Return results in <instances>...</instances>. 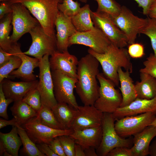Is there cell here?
Here are the masks:
<instances>
[{"mask_svg":"<svg viewBox=\"0 0 156 156\" xmlns=\"http://www.w3.org/2000/svg\"><path fill=\"white\" fill-rule=\"evenodd\" d=\"M99 63L88 53L79 61L75 90L84 105H94L99 95V86L97 80Z\"/></svg>","mask_w":156,"mask_h":156,"instance_id":"obj_1","label":"cell"},{"mask_svg":"<svg viewBox=\"0 0 156 156\" xmlns=\"http://www.w3.org/2000/svg\"><path fill=\"white\" fill-rule=\"evenodd\" d=\"M88 52L94 56L101 65L103 73L115 86L119 83L118 70L119 67L123 68L130 73L133 72L131 57L128 50L125 48H119L111 43L104 53H97L89 48Z\"/></svg>","mask_w":156,"mask_h":156,"instance_id":"obj_2","label":"cell"},{"mask_svg":"<svg viewBox=\"0 0 156 156\" xmlns=\"http://www.w3.org/2000/svg\"><path fill=\"white\" fill-rule=\"evenodd\" d=\"M11 4L18 3L25 7L38 21L45 32L56 36L55 22L59 11V3L62 0H6Z\"/></svg>","mask_w":156,"mask_h":156,"instance_id":"obj_3","label":"cell"},{"mask_svg":"<svg viewBox=\"0 0 156 156\" xmlns=\"http://www.w3.org/2000/svg\"><path fill=\"white\" fill-rule=\"evenodd\" d=\"M97 78L100 84L99 95L94 105L103 113L113 114L120 107L122 94L115 88L114 84L103 73H99Z\"/></svg>","mask_w":156,"mask_h":156,"instance_id":"obj_4","label":"cell"},{"mask_svg":"<svg viewBox=\"0 0 156 156\" xmlns=\"http://www.w3.org/2000/svg\"><path fill=\"white\" fill-rule=\"evenodd\" d=\"M101 124L102 139L96 152L98 156H106L108 153L113 148L118 146L129 148L131 140L120 137L115 128L116 119L112 113H103Z\"/></svg>","mask_w":156,"mask_h":156,"instance_id":"obj_5","label":"cell"},{"mask_svg":"<svg viewBox=\"0 0 156 156\" xmlns=\"http://www.w3.org/2000/svg\"><path fill=\"white\" fill-rule=\"evenodd\" d=\"M111 16L114 23L125 34L129 44L135 42L138 35L140 34L148 22L147 18H144L135 15L125 5L121 6L118 15Z\"/></svg>","mask_w":156,"mask_h":156,"instance_id":"obj_6","label":"cell"},{"mask_svg":"<svg viewBox=\"0 0 156 156\" xmlns=\"http://www.w3.org/2000/svg\"><path fill=\"white\" fill-rule=\"evenodd\" d=\"M11 7L13 31L10 38L12 42L14 43L17 42L23 35L29 33L40 23L35 18L31 15L27 9L21 4H12Z\"/></svg>","mask_w":156,"mask_h":156,"instance_id":"obj_7","label":"cell"},{"mask_svg":"<svg viewBox=\"0 0 156 156\" xmlns=\"http://www.w3.org/2000/svg\"><path fill=\"white\" fill-rule=\"evenodd\" d=\"M32 39V43L28 50L24 52L40 60L46 54L51 55L57 50L56 36L47 34L39 24L29 33Z\"/></svg>","mask_w":156,"mask_h":156,"instance_id":"obj_8","label":"cell"},{"mask_svg":"<svg viewBox=\"0 0 156 156\" xmlns=\"http://www.w3.org/2000/svg\"><path fill=\"white\" fill-rule=\"evenodd\" d=\"M91 17L94 26L103 32L112 44L119 48L127 46L125 34L113 22L110 15L103 12L91 11Z\"/></svg>","mask_w":156,"mask_h":156,"instance_id":"obj_9","label":"cell"},{"mask_svg":"<svg viewBox=\"0 0 156 156\" xmlns=\"http://www.w3.org/2000/svg\"><path fill=\"white\" fill-rule=\"evenodd\" d=\"M53 92L57 103H64L77 109L78 105L74 93L77 80L57 70L51 71Z\"/></svg>","mask_w":156,"mask_h":156,"instance_id":"obj_10","label":"cell"},{"mask_svg":"<svg viewBox=\"0 0 156 156\" xmlns=\"http://www.w3.org/2000/svg\"><path fill=\"white\" fill-rule=\"evenodd\" d=\"M156 118V115L151 112L126 116L116 120L115 129L120 137L126 138L142 131Z\"/></svg>","mask_w":156,"mask_h":156,"instance_id":"obj_11","label":"cell"},{"mask_svg":"<svg viewBox=\"0 0 156 156\" xmlns=\"http://www.w3.org/2000/svg\"><path fill=\"white\" fill-rule=\"evenodd\" d=\"M48 54L40 60L39 78L36 87L41 97L42 105L51 109L57 103L53 92V81Z\"/></svg>","mask_w":156,"mask_h":156,"instance_id":"obj_12","label":"cell"},{"mask_svg":"<svg viewBox=\"0 0 156 156\" xmlns=\"http://www.w3.org/2000/svg\"><path fill=\"white\" fill-rule=\"evenodd\" d=\"M68 43L69 46L73 44L82 45L100 54L104 53L111 43L103 32L95 26L87 31H77L69 38Z\"/></svg>","mask_w":156,"mask_h":156,"instance_id":"obj_13","label":"cell"},{"mask_svg":"<svg viewBox=\"0 0 156 156\" xmlns=\"http://www.w3.org/2000/svg\"><path fill=\"white\" fill-rule=\"evenodd\" d=\"M21 126L36 144L49 145L55 138L63 135H70L73 131L71 129H58L48 127L39 122L35 117Z\"/></svg>","mask_w":156,"mask_h":156,"instance_id":"obj_14","label":"cell"},{"mask_svg":"<svg viewBox=\"0 0 156 156\" xmlns=\"http://www.w3.org/2000/svg\"><path fill=\"white\" fill-rule=\"evenodd\" d=\"M103 114L94 105L79 106L70 129L81 130L101 126Z\"/></svg>","mask_w":156,"mask_h":156,"instance_id":"obj_15","label":"cell"},{"mask_svg":"<svg viewBox=\"0 0 156 156\" xmlns=\"http://www.w3.org/2000/svg\"><path fill=\"white\" fill-rule=\"evenodd\" d=\"M10 53L19 57L22 63L18 68L10 74L9 76L19 78L25 81L36 80V76L33 73L34 70L39 67L40 60L35 57H29L24 53L21 50L20 44L17 42L13 44Z\"/></svg>","mask_w":156,"mask_h":156,"instance_id":"obj_16","label":"cell"},{"mask_svg":"<svg viewBox=\"0 0 156 156\" xmlns=\"http://www.w3.org/2000/svg\"><path fill=\"white\" fill-rule=\"evenodd\" d=\"M79 61L76 56L68 51L60 52L57 50L49 59L51 71L57 70L77 79V69Z\"/></svg>","mask_w":156,"mask_h":156,"instance_id":"obj_17","label":"cell"},{"mask_svg":"<svg viewBox=\"0 0 156 156\" xmlns=\"http://www.w3.org/2000/svg\"><path fill=\"white\" fill-rule=\"evenodd\" d=\"M55 27L57 50L60 52L68 51L69 38L77 31L73 25L70 17L59 11L57 16Z\"/></svg>","mask_w":156,"mask_h":156,"instance_id":"obj_18","label":"cell"},{"mask_svg":"<svg viewBox=\"0 0 156 156\" xmlns=\"http://www.w3.org/2000/svg\"><path fill=\"white\" fill-rule=\"evenodd\" d=\"M148 112L156 115V97L150 99L137 98L129 105L118 108L112 114L117 119Z\"/></svg>","mask_w":156,"mask_h":156,"instance_id":"obj_19","label":"cell"},{"mask_svg":"<svg viewBox=\"0 0 156 156\" xmlns=\"http://www.w3.org/2000/svg\"><path fill=\"white\" fill-rule=\"evenodd\" d=\"M38 81L14 82L4 79L0 83L6 98L14 102L22 100L30 91L36 88Z\"/></svg>","mask_w":156,"mask_h":156,"instance_id":"obj_20","label":"cell"},{"mask_svg":"<svg viewBox=\"0 0 156 156\" xmlns=\"http://www.w3.org/2000/svg\"><path fill=\"white\" fill-rule=\"evenodd\" d=\"M101 126L81 130H73L69 135L84 149L89 147L96 150L100 145L102 138Z\"/></svg>","mask_w":156,"mask_h":156,"instance_id":"obj_21","label":"cell"},{"mask_svg":"<svg viewBox=\"0 0 156 156\" xmlns=\"http://www.w3.org/2000/svg\"><path fill=\"white\" fill-rule=\"evenodd\" d=\"M133 136V145L130 148L133 156H147L150 142L156 137V127L150 125Z\"/></svg>","mask_w":156,"mask_h":156,"instance_id":"obj_22","label":"cell"},{"mask_svg":"<svg viewBox=\"0 0 156 156\" xmlns=\"http://www.w3.org/2000/svg\"><path fill=\"white\" fill-rule=\"evenodd\" d=\"M119 67L118 73L120 87L119 89L122 96V101L120 107L127 106L137 98V95L133 81L127 70L124 71Z\"/></svg>","mask_w":156,"mask_h":156,"instance_id":"obj_23","label":"cell"},{"mask_svg":"<svg viewBox=\"0 0 156 156\" xmlns=\"http://www.w3.org/2000/svg\"><path fill=\"white\" fill-rule=\"evenodd\" d=\"M0 156L5 151L12 156H18L20 147L22 143L17 131V127L13 126L10 132L8 133L0 132Z\"/></svg>","mask_w":156,"mask_h":156,"instance_id":"obj_24","label":"cell"},{"mask_svg":"<svg viewBox=\"0 0 156 156\" xmlns=\"http://www.w3.org/2000/svg\"><path fill=\"white\" fill-rule=\"evenodd\" d=\"M140 81L135 87L137 98L150 99L156 97V78L148 74L140 73Z\"/></svg>","mask_w":156,"mask_h":156,"instance_id":"obj_25","label":"cell"},{"mask_svg":"<svg viewBox=\"0 0 156 156\" xmlns=\"http://www.w3.org/2000/svg\"><path fill=\"white\" fill-rule=\"evenodd\" d=\"M51 109L59 123L65 129H70L77 109L64 103H57Z\"/></svg>","mask_w":156,"mask_h":156,"instance_id":"obj_26","label":"cell"},{"mask_svg":"<svg viewBox=\"0 0 156 156\" xmlns=\"http://www.w3.org/2000/svg\"><path fill=\"white\" fill-rule=\"evenodd\" d=\"M10 110L17 125L21 126L37 116V112L22 100L14 102Z\"/></svg>","mask_w":156,"mask_h":156,"instance_id":"obj_27","label":"cell"},{"mask_svg":"<svg viewBox=\"0 0 156 156\" xmlns=\"http://www.w3.org/2000/svg\"><path fill=\"white\" fill-rule=\"evenodd\" d=\"M90 5L86 4L81 8L76 14L70 17L71 21L78 32H83L93 29L94 26L91 17Z\"/></svg>","mask_w":156,"mask_h":156,"instance_id":"obj_28","label":"cell"},{"mask_svg":"<svg viewBox=\"0 0 156 156\" xmlns=\"http://www.w3.org/2000/svg\"><path fill=\"white\" fill-rule=\"evenodd\" d=\"M12 13L6 15L0 22V48L8 53L10 52L13 44L10 34L12 28Z\"/></svg>","mask_w":156,"mask_h":156,"instance_id":"obj_29","label":"cell"},{"mask_svg":"<svg viewBox=\"0 0 156 156\" xmlns=\"http://www.w3.org/2000/svg\"><path fill=\"white\" fill-rule=\"evenodd\" d=\"M35 118L39 122L48 127L56 129L65 130L57 120L52 109L42 105Z\"/></svg>","mask_w":156,"mask_h":156,"instance_id":"obj_30","label":"cell"},{"mask_svg":"<svg viewBox=\"0 0 156 156\" xmlns=\"http://www.w3.org/2000/svg\"><path fill=\"white\" fill-rule=\"evenodd\" d=\"M16 127L23 146L22 151L25 155L28 156H46L39 150L36 144L30 138L23 127L19 125Z\"/></svg>","mask_w":156,"mask_h":156,"instance_id":"obj_31","label":"cell"},{"mask_svg":"<svg viewBox=\"0 0 156 156\" xmlns=\"http://www.w3.org/2000/svg\"><path fill=\"white\" fill-rule=\"evenodd\" d=\"M97 3L96 11L106 12L112 16L118 15L121 6L114 0H94Z\"/></svg>","mask_w":156,"mask_h":156,"instance_id":"obj_32","label":"cell"},{"mask_svg":"<svg viewBox=\"0 0 156 156\" xmlns=\"http://www.w3.org/2000/svg\"><path fill=\"white\" fill-rule=\"evenodd\" d=\"M21 63V60L19 57L12 55L7 62L0 66V83L5 79L8 78L12 72L18 68Z\"/></svg>","mask_w":156,"mask_h":156,"instance_id":"obj_33","label":"cell"},{"mask_svg":"<svg viewBox=\"0 0 156 156\" xmlns=\"http://www.w3.org/2000/svg\"><path fill=\"white\" fill-rule=\"evenodd\" d=\"M58 8L60 12L70 17L77 13L81 8L80 4L77 1L62 0V3L58 4Z\"/></svg>","mask_w":156,"mask_h":156,"instance_id":"obj_34","label":"cell"},{"mask_svg":"<svg viewBox=\"0 0 156 156\" xmlns=\"http://www.w3.org/2000/svg\"><path fill=\"white\" fill-rule=\"evenodd\" d=\"M148 22L140 34L148 37L151 40L154 55L156 56V20L148 16Z\"/></svg>","mask_w":156,"mask_h":156,"instance_id":"obj_35","label":"cell"},{"mask_svg":"<svg viewBox=\"0 0 156 156\" xmlns=\"http://www.w3.org/2000/svg\"><path fill=\"white\" fill-rule=\"evenodd\" d=\"M37 113L40 109L42 104L40 93L35 88L30 91L22 100Z\"/></svg>","mask_w":156,"mask_h":156,"instance_id":"obj_36","label":"cell"},{"mask_svg":"<svg viewBox=\"0 0 156 156\" xmlns=\"http://www.w3.org/2000/svg\"><path fill=\"white\" fill-rule=\"evenodd\" d=\"M66 156H75L74 140L69 135H63L58 136Z\"/></svg>","mask_w":156,"mask_h":156,"instance_id":"obj_37","label":"cell"},{"mask_svg":"<svg viewBox=\"0 0 156 156\" xmlns=\"http://www.w3.org/2000/svg\"><path fill=\"white\" fill-rule=\"evenodd\" d=\"M143 64L144 67L140 69L139 72L148 74L156 78V56L154 53H150Z\"/></svg>","mask_w":156,"mask_h":156,"instance_id":"obj_38","label":"cell"},{"mask_svg":"<svg viewBox=\"0 0 156 156\" xmlns=\"http://www.w3.org/2000/svg\"><path fill=\"white\" fill-rule=\"evenodd\" d=\"M129 44L127 50L131 57L140 58L144 55V47L142 44L135 42Z\"/></svg>","mask_w":156,"mask_h":156,"instance_id":"obj_39","label":"cell"},{"mask_svg":"<svg viewBox=\"0 0 156 156\" xmlns=\"http://www.w3.org/2000/svg\"><path fill=\"white\" fill-rule=\"evenodd\" d=\"M13 102L14 101L12 99L6 98L0 85V116L4 119L8 120L7 108L8 105Z\"/></svg>","mask_w":156,"mask_h":156,"instance_id":"obj_40","label":"cell"},{"mask_svg":"<svg viewBox=\"0 0 156 156\" xmlns=\"http://www.w3.org/2000/svg\"><path fill=\"white\" fill-rule=\"evenodd\" d=\"M106 156H133V155L130 148L121 146L112 149Z\"/></svg>","mask_w":156,"mask_h":156,"instance_id":"obj_41","label":"cell"},{"mask_svg":"<svg viewBox=\"0 0 156 156\" xmlns=\"http://www.w3.org/2000/svg\"><path fill=\"white\" fill-rule=\"evenodd\" d=\"M48 145L52 151L58 156H66L58 137L55 138Z\"/></svg>","mask_w":156,"mask_h":156,"instance_id":"obj_42","label":"cell"},{"mask_svg":"<svg viewBox=\"0 0 156 156\" xmlns=\"http://www.w3.org/2000/svg\"><path fill=\"white\" fill-rule=\"evenodd\" d=\"M142 9V13L148 16L150 7L156 0H134Z\"/></svg>","mask_w":156,"mask_h":156,"instance_id":"obj_43","label":"cell"},{"mask_svg":"<svg viewBox=\"0 0 156 156\" xmlns=\"http://www.w3.org/2000/svg\"><path fill=\"white\" fill-rule=\"evenodd\" d=\"M12 12L11 4L7 1L1 2L0 4V19Z\"/></svg>","mask_w":156,"mask_h":156,"instance_id":"obj_44","label":"cell"},{"mask_svg":"<svg viewBox=\"0 0 156 156\" xmlns=\"http://www.w3.org/2000/svg\"><path fill=\"white\" fill-rule=\"evenodd\" d=\"M39 150L43 154L47 156H58L50 148L49 145L45 143L36 144Z\"/></svg>","mask_w":156,"mask_h":156,"instance_id":"obj_45","label":"cell"},{"mask_svg":"<svg viewBox=\"0 0 156 156\" xmlns=\"http://www.w3.org/2000/svg\"><path fill=\"white\" fill-rule=\"evenodd\" d=\"M12 55L11 54L5 51L0 48V66L7 62Z\"/></svg>","mask_w":156,"mask_h":156,"instance_id":"obj_46","label":"cell"},{"mask_svg":"<svg viewBox=\"0 0 156 156\" xmlns=\"http://www.w3.org/2000/svg\"><path fill=\"white\" fill-rule=\"evenodd\" d=\"M8 125H12L16 126L17 125L16 119L13 118L12 119L10 120L0 119V129H1Z\"/></svg>","mask_w":156,"mask_h":156,"instance_id":"obj_47","label":"cell"},{"mask_svg":"<svg viewBox=\"0 0 156 156\" xmlns=\"http://www.w3.org/2000/svg\"><path fill=\"white\" fill-rule=\"evenodd\" d=\"M148 16L156 20V1L151 6Z\"/></svg>","mask_w":156,"mask_h":156,"instance_id":"obj_48","label":"cell"},{"mask_svg":"<svg viewBox=\"0 0 156 156\" xmlns=\"http://www.w3.org/2000/svg\"><path fill=\"white\" fill-rule=\"evenodd\" d=\"M74 151L75 156H85L84 149L79 144L75 143Z\"/></svg>","mask_w":156,"mask_h":156,"instance_id":"obj_49","label":"cell"},{"mask_svg":"<svg viewBox=\"0 0 156 156\" xmlns=\"http://www.w3.org/2000/svg\"><path fill=\"white\" fill-rule=\"evenodd\" d=\"M148 155L151 156H156V137L151 144L150 145Z\"/></svg>","mask_w":156,"mask_h":156,"instance_id":"obj_50","label":"cell"},{"mask_svg":"<svg viewBox=\"0 0 156 156\" xmlns=\"http://www.w3.org/2000/svg\"><path fill=\"white\" fill-rule=\"evenodd\" d=\"M96 150L94 148L92 147L84 149L85 156H98Z\"/></svg>","mask_w":156,"mask_h":156,"instance_id":"obj_51","label":"cell"},{"mask_svg":"<svg viewBox=\"0 0 156 156\" xmlns=\"http://www.w3.org/2000/svg\"><path fill=\"white\" fill-rule=\"evenodd\" d=\"M150 125L156 127V118L153 121L151 124Z\"/></svg>","mask_w":156,"mask_h":156,"instance_id":"obj_52","label":"cell"},{"mask_svg":"<svg viewBox=\"0 0 156 156\" xmlns=\"http://www.w3.org/2000/svg\"><path fill=\"white\" fill-rule=\"evenodd\" d=\"M82 2L86 3L87 2V0H79Z\"/></svg>","mask_w":156,"mask_h":156,"instance_id":"obj_53","label":"cell"},{"mask_svg":"<svg viewBox=\"0 0 156 156\" xmlns=\"http://www.w3.org/2000/svg\"><path fill=\"white\" fill-rule=\"evenodd\" d=\"M6 1V0H0V2H3Z\"/></svg>","mask_w":156,"mask_h":156,"instance_id":"obj_54","label":"cell"}]
</instances>
